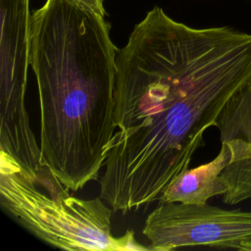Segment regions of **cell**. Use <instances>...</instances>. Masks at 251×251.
<instances>
[{
	"label": "cell",
	"mask_w": 251,
	"mask_h": 251,
	"mask_svg": "<svg viewBox=\"0 0 251 251\" xmlns=\"http://www.w3.org/2000/svg\"><path fill=\"white\" fill-rule=\"evenodd\" d=\"M142 233L153 251L193 246L240 250L251 239V211L207 203H159L146 218Z\"/></svg>",
	"instance_id": "4"
},
{
	"label": "cell",
	"mask_w": 251,
	"mask_h": 251,
	"mask_svg": "<svg viewBox=\"0 0 251 251\" xmlns=\"http://www.w3.org/2000/svg\"><path fill=\"white\" fill-rule=\"evenodd\" d=\"M116 127L100 197L126 214L157 201L189 168L205 131L251 77V33L195 28L154 6L118 49Z\"/></svg>",
	"instance_id": "1"
},
{
	"label": "cell",
	"mask_w": 251,
	"mask_h": 251,
	"mask_svg": "<svg viewBox=\"0 0 251 251\" xmlns=\"http://www.w3.org/2000/svg\"><path fill=\"white\" fill-rule=\"evenodd\" d=\"M215 126L229 152L221 175L227 187L223 201H251V77L226 103Z\"/></svg>",
	"instance_id": "6"
},
{
	"label": "cell",
	"mask_w": 251,
	"mask_h": 251,
	"mask_svg": "<svg viewBox=\"0 0 251 251\" xmlns=\"http://www.w3.org/2000/svg\"><path fill=\"white\" fill-rule=\"evenodd\" d=\"M110 28L77 0H46L31 16L41 163L73 191L98 178L115 134L118 49Z\"/></svg>",
	"instance_id": "2"
},
{
	"label": "cell",
	"mask_w": 251,
	"mask_h": 251,
	"mask_svg": "<svg viewBox=\"0 0 251 251\" xmlns=\"http://www.w3.org/2000/svg\"><path fill=\"white\" fill-rule=\"evenodd\" d=\"M45 165L35 173L0 152V203L22 226L41 241L64 250H149L134 231L111 232L112 212L102 198L81 199L69 193Z\"/></svg>",
	"instance_id": "3"
},
{
	"label": "cell",
	"mask_w": 251,
	"mask_h": 251,
	"mask_svg": "<svg viewBox=\"0 0 251 251\" xmlns=\"http://www.w3.org/2000/svg\"><path fill=\"white\" fill-rule=\"evenodd\" d=\"M77 1L80 2L82 5H84L85 7L89 8L90 10L94 11L95 13L105 17L106 15V10L104 7L105 0H77Z\"/></svg>",
	"instance_id": "8"
},
{
	"label": "cell",
	"mask_w": 251,
	"mask_h": 251,
	"mask_svg": "<svg viewBox=\"0 0 251 251\" xmlns=\"http://www.w3.org/2000/svg\"><path fill=\"white\" fill-rule=\"evenodd\" d=\"M31 26H1L0 152L29 173L42 166L40 146L31 130L25 107L30 67Z\"/></svg>",
	"instance_id": "5"
},
{
	"label": "cell",
	"mask_w": 251,
	"mask_h": 251,
	"mask_svg": "<svg viewBox=\"0 0 251 251\" xmlns=\"http://www.w3.org/2000/svg\"><path fill=\"white\" fill-rule=\"evenodd\" d=\"M240 250H242V251H251V239L245 240V241L241 244Z\"/></svg>",
	"instance_id": "9"
},
{
	"label": "cell",
	"mask_w": 251,
	"mask_h": 251,
	"mask_svg": "<svg viewBox=\"0 0 251 251\" xmlns=\"http://www.w3.org/2000/svg\"><path fill=\"white\" fill-rule=\"evenodd\" d=\"M229 157L228 148L222 143L218 155L210 162L177 175L161 194L158 203L203 205L215 196H223L227 187L222 172Z\"/></svg>",
	"instance_id": "7"
}]
</instances>
